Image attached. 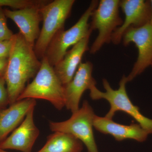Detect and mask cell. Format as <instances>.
I'll return each instance as SVG.
<instances>
[{"mask_svg":"<svg viewBox=\"0 0 152 152\" xmlns=\"http://www.w3.org/2000/svg\"><path fill=\"white\" fill-rule=\"evenodd\" d=\"M41 66L34 47L20 33L15 34L4 75L10 105L18 101L27 83L34 78Z\"/></svg>","mask_w":152,"mask_h":152,"instance_id":"obj_1","label":"cell"},{"mask_svg":"<svg viewBox=\"0 0 152 152\" xmlns=\"http://www.w3.org/2000/svg\"><path fill=\"white\" fill-rule=\"evenodd\" d=\"M26 99L45 100L59 110L65 107L64 85L45 56L41 60L37 75L25 88L18 101Z\"/></svg>","mask_w":152,"mask_h":152,"instance_id":"obj_2","label":"cell"},{"mask_svg":"<svg viewBox=\"0 0 152 152\" xmlns=\"http://www.w3.org/2000/svg\"><path fill=\"white\" fill-rule=\"evenodd\" d=\"M102 82L106 91H101L94 86L89 90L90 96L93 100L104 99L110 103V108L105 117L112 119L116 112H124L132 117L149 134H152V119L142 114L138 107L132 103L128 96L126 90V84L128 82L126 77L123 76L119 82V87L117 90L113 89L106 79H103Z\"/></svg>","mask_w":152,"mask_h":152,"instance_id":"obj_3","label":"cell"},{"mask_svg":"<svg viewBox=\"0 0 152 152\" xmlns=\"http://www.w3.org/2000/svg\"><path fill=\"white\" fill-rule=\"evenodd\" d=\"M99 3V1L96 0L92 1L76 23L69 29L60 30L52 39L45 55L52 66L54 67L62 59L71 47L86 37L91 36L92 31L90 29L88 21Z\"/></svg>","mask_w":152,"mask_h":152,"instance_id":"obj_4","label":"cell"},{"mask_svg":"<svg viewBox=\"0 0 152 152\" xmlns=\"http://www.w3.org/2000/svg\"><path fill=\"white\" fill-rule=\"evenodd\" d=\"M75 3V0H54L42 7V27L34 47L39 59L42 60L45 56L47 48L55 35L64 29L65 23Z\"/></svg>","mask_w":152,"mask_h":152,"instance_id":"obj_5","label":"cell"},{"mask_svg":"<svg viewBox=\"0 0 152 152\" xmlns=\"http://www.w3.org/2000/svg\"><path fill=\"white\" fill-rule=\"evenodd\" d=\"M120 2L119 0H101L93 12L90 29L92 31L97 30L99 34L89 49L91 54L96 53L105 44L111 42L114 32L122 25Z\"/></svg>","mask_w":152,"mask_h":152,"instance_id":"obj_6","label":"cell"},{"mask_svg":"<svg viewBox=\"0 0 152 152\" xmlns=\"http://www.w3.org/2000/svg\"><path fill=\"white\" fill-rule=\"evenodd\" d=\"M96 116L88 101H84L83 105L73 113L69 119L64 121L50 122L52 132L67 133L75 137L86 147L88 152H99L94 137L93 128Z\"/></svg>","mask_w":152,"mask_h":152,"instance_id":"obj_7","label":"cell"},{"mask_svg":"<svg viewBox=\"0 0 152 152\" xmlns=\"http://www.w3.org/2000/svg\"><path fill=\"white\" fill-rule=\"evenodd\" d=\"M122 40L124 46L131 43L134 44L138 51L137 61L126 77L128 82H130L152 64V26L149 23L140 27L129 28Z\"/></svg>","mask_w":152,"mask_h":152,"instance_id":"obj_8","label":"cell"},{"mask_svg":"<svg viewBox=\"0 0 152 152\" xmlns=\"http://www.w3.org/2000/svg\"><path fill=\"white\" fill-rule=\"evenodd\" d=\"M120 8L124 14L125 19L112 36L111 42L115 45L121 42L124 34L129 28L140 27L149 23L151 15L148 1L122 0L120 1Z\"/></svg>","mask_w":152,"mask_h":152,"instance_id":"obj_9","label":"cell"},{"mask_svg":"<svg viewBox=\"0 0 152 152\" xmlns=\"http://www.w3.org/2000/svg\"><path fill=\"white\" fill-rule=\"evenodd\" d=\"M48 3L33 6L15 10L4 9L7 18L10 19L17 25L20 32L31 46L34 47L39 36V24L42 21L41 9Z\"/></svg>","mask_w":152,"mask_h":152,"instance_id":"obj_10","label":"cell"},{"mask_svg":"<svg viewBox=\"0 0 152 152\" xmlns=\"http://www.w3.org/2000/svg\"><path fill=\"white\" fill-rule=\"evenodd\" d=\"M93 70L91 62L81 63L72 80L64 86L65 107L72 113L79 110L80 100L85 91L96 86Z\"/></svg>","mask_w":152,"mask_h":152,"instance_id":"obj_11","label":"cell"},{"mask_svg":"<svg viewBox=\"0 0 152 152\" xmlns=\"http://www.w3.org/2000/svg\"><path fill=\"white\" fill-rule=\"evenodd\" d=\"M34 108L29 111L20 125L0 143V149L31 152L34 144L39 134V130L34 122Z\"/></svg>","mask_w":152,"mask_h":152,"instance_id":"obj_12","label":"cell"},{"mask_svg":"<svg viewBox=\"0 0 152 152\" xmlns=\"http://www.w3.org/2000/svg\"><path fill=\"white\" fill-rule=\"evenodd\" d=\"M93 126L96 130L105 134L113 136L116 140L121 141L132 139L142 142L146 140L149 133L138 124L124 125L113 121L107 117L95 116Z\"/></svg>","mask_w":152,"mask_h":152,"instance_id":"obj_13","label":"cell"},{"mask_svg":"<svg viewBox=\"0 0 152 152\" xmlns=\"http://www.w3.org/2000/svg\"><path fill=\"white\" fill-rule=\"evenodd\" d=\"M36 104L34 99H26L17 101L8 108L0 110V143L21 124L28 112L35 107Z\"/></svg>","mask_w":152,"mask_h":152,"instance_id":"obj_14","label":"cell"},{"mask_svg":"<svg viewBox=\"0 0 152 152\" xmlns=\"http://www.w3.org/2000/svg\"><path fill=\"white\" fill-rule=\"evenodd\" d=\"M88 36L73 46L66 53L62 59L53 67L55 73L64 86L72 80L79 65L81 63L82 58L88 47L90 37Z\"/></svg>","mask_w":152,"mask_h":152,"instance_id":"obj_15","label":"cell"},{"mask_svg":"<svg viewBox=\"0 0 152 152\" xmlns=\"http://www.w3.org/2000/svg\"><path fill=\"white\" fill-rule=\"evenodd\" d=\"M82 142L67 133L54 132L48 137L47 142L37 152H81Z\"/></svg>","mask_w":152,"mask_h":152,"instance_id":"obj_16","label":"cell"},{"mask_svg":"<svg viewBox=\"0 0 152 152\" xmlns=\"http://www.w3.org/2000/svg\"><path fill=\"white\" fill-rule=\"evenodd\" d=\"M47 0H0V7H9L17 10H21L48 3Z\"/></svg>","mask_w":152,"mask_h":152,"instance_id":"obj_17","label":"cell"},{"mask_svg":"<svg viewBox=\"0 0 152 152\" xmlns=\"http://www.w3.org/2000/svg\"><path fill=\"white\" fill-rule=\"evenodd\" d=\"M7 18L4 9L0 7V42L11 39L15 34L8 27Z\"/></svg>","mask_w":152,"mask_h":152,"instance_id":"obj_18","label":"cell"},{"mask_svg":"<svg viewBox=\"0 0 152 152\" xmlns=\"http://www.w3.org/2000/svg\"><path fill=\"white\" fill-rule=\"evenodd\" d=\"M6 85L4 76H0V110L6 108L10 104L8 92Z\"/></svg>","mask_w":152,"mask_h":152,"instance_id":"obj_19","label":"cell"},{"mask_svg":"<svg viewBox=\"0 0 152 152\" xmlns=\"http://www.w3.org/2000/svg\"><path fill=\"white\" fill-rule=\"evenodd\" d=\"M13 38L0 42V59L8 58L12 46Z\"/></svg>","mask_w":152,"mask_h":152,"instance_id":"obj_20","label":"cell"},{"mask_svg":"<svg viewBox=\"0 0 152 152\" xmlns=\"http://www.w3.org/2000/svg\"><path fill=\"white\" fill-rule=\"evenodd\" d=\"M8 58L0 59V76H4Z\"/></svg>","mask_w":152,"mask_h":152,"instance_id":"obj_21","label":"cell"},{"mask_svg":"<svg viewBox=\"0 0 152 152\" xmlns=\"http://www.w3.org/2000/svg\"><path fill=\"white\" fill-rule=\"evenodd\" d=\"M151 3V19H150V24L152 26V0L150 1Z\"/></svg>","mask_w":152,"mask_h":152,"instance_id":"obj_22","label":"cell"},{"mask_svg":"<svg viewBox=\"0 0 152 152\" xmlns=\"http://www.w3.org/2000/svg\"><path fill=\"white\" fill-rule=\"evenodd\" d=\"M0 152H8L6 151H5V150L0 149Z\"/></svg>","mask_w":152,"mask_h":152,"instance_id":"obj_23","label":"cell"},{"mask_svg":"<svg viewBox=\"0 0 152 152\" xmlns=\"http://www.w3.org/2000/svg\"><path fill=\"white\" fill-rule=\"evenodd\" d=\"M151 66L152 67V64H151Z\"/></svg>","mask_w":152,"mask_h":152,"instance_id":"obj_24","label":"cell"}]
</instances>
